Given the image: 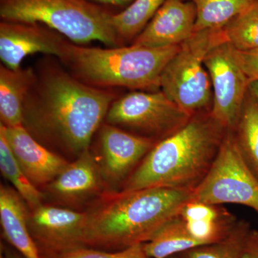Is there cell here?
<instances>
[{
    "label": "cell",
    "mask_w": 258,
    "mask_h": 258,
    "mask_svg": "<svg viewBox=\"0 0 258 258\" xmlns=\"http://www.w3.org/2000/svg\"><path fill=\"white\" fill-rule=\"evenodd\" d=\"M30 208L14 189L0 186V222L3 237L25 258H42L28 227Z\"/></svg>",
    "instance_id": "obj_16"
},
{
    "label": "cell",
    "mask_w": 258,
    "mask_h": 258,
    "mask_svg": "<svg viewBox=\"0 0 258 258\" xmlns=\"http://www.w3.org/2000/svg\"><path fill=\"white\" fill-rule=\"evenodd\" d=\"M143 245L146 254L150 258H169L202 244L191 235L184 220L178 215L166 222Z\"/></svg>",
    "instance_id": "obj_19"
},
{
    "label": "cell",
    "mask_w": 258,
    "mask_h": 258,
    "mask_svg": "<svg viewBox=\"0 0 258 258\" xmlns=\"http://www.w3.org/2000/svg\"><path fill=\"white\" fill-rule=\"evenodd\" d=\"M34 79L33 67L12 70L0 66V119L5 126L23 125V103Z\"/></svg>",
    "instance_id": "obj_18"
},
{
    "label": "cell",
    "mask_w": 258,
    "mask_h": 258,
    "mask_svg": "<svg viewBox=\"0 0 258 258\" xmlns=\"http://www.w3.org/2000/svg\"><path fill=\"white\" fill-rule=\"evenodd\" d=\"M165 0H134L112 16L111 24L120 45L134 40L146 28Z\"/></svg>",
    "instance_id": "obj_20"
},
{
    "label": "cell",
    "mask_w": 258,
    "mask_h": 258,
    "mask_svg": "<svg viewBox=\"0 0 258 258\" xmlns=\"http://www.w3.org/2000/svg\"><path fill=\"white\" fill-rule=\"evenodd\" d=\"M34 69L23 127L44 147L75 160L90 149L117 93L81 82L54 56L43 57Z\"/></svg>",
    "instance_id": "obj_1"
},
{
    "label": "cell",
    "mask_w": 258,
    "mask_h": 258,
    "mask_svg": "<svg viewBox=\"0 0 258 258\" xmlns=\"http://www.w3.org/2000/svg\"><path fill=\"white\" fill-rule=\"evenodd\" d=\"M225 42L222 28L194 32L163 70L161 91L191 116L207 108L213 97L205 57L214 47Z\"/></svg>",
    "instance_id": "obj_6"
},
{
    "label": "cell",
    "mask_w": 258,
    "mask_h": 258,
    "mask_svg": "<svg viewBox=\"0 0 258 258\" xmlns=\"http://www.w3.org/2000/svg\"><path fill=\"white\" fill-rule=\"evenodd\" d=\"M192 200L237 204L258 213V179L244 161L234 134L224 136L210 170L193 190Z\"/></svg>",
    "instance_id": "obj_7"
},
{
    "label": "cell",
    "mask_w": 258,
    "mask_h": 258,
    "mask_svg": "<svg viewBox=\"0 0 258 258\" xmlns=\"http://www.w3.org/2000/svg\"><path fill=\"white\" fill-rule=\"evenodd\" d=\"M87 212L45 205L30 210L28 227L40 253L46 257L86 247L84 236Z\"/></svg>",
    "instance_id": "obj_10"
},
{
    "label": "cell",
    "mask_w": 258,
    "mask_h": 258,
    "mask_svg": "<svg viewBox=\"0 0 258 258\" xmlns=\"http://www.w3.org/2000/svg\"><path fill=\"white\" fill-rule=\"evenodd\" d=\"M0 132L23 172L37 188L50 184L69 165L66 158L39 143L23 125L6 127L1 123Z\"/></svg>",
    "instance_id": "obj_14"
},
{
    "label": "cell",
    "mask_w": 258,
    "mask_h": 258,
    "mask_svg": "<svg viewBox=\"0 0 258 258\" xmlns=\"http://www.w3.org/2000/svg\"><path fill=\"white\" fill-rule=\"evenodd\" d=\"M111 9L88 0H0L1 21L45 25L78 45L120 47Z\"/></svg>",
    "instance_id": "obj_5"
},
{
    "label": "cell",
    "mask_w": 258,
    "mask_h": 258,
    "mask_svg": "<svg viewBox=\"0 0 258 258\" xmlns=\"http://www.w3.org/2000/svg\"><path fill=\"white\" fill-rule=\"evenodd\" d=\"M234 52L249 83L258 81V49L242 51L234 48Z\"/></svg>",
    "instance_id": "obj_27"
},
{
    "label": "cell",
    "mask_w": 258,
    "mask_h": 258,
    "mask_svg": "<svg viewBox=\"0 0 258 258\" xmlns=\"http://www.w3.org/2000/svg\"><path fill=\"white\" fill-rule=\"evenodd\" d=\"M242 258H258V230H249L242 249Z\"/></svg>",
    "instance_id": "obj_28"
},
{
    "label": "cell",
    "mask_w": 258,
    "mask_h": 258,
    "mask_svg": "<svg viewBox=\"0 0 258 258\" xmlns=\"http://www.w3.org/2000/svg\"><path fill=\"white\" fill-rule=\"evenodd\" d=\"M3 255H4L5 258H25L18 251H13L9 248L4 249Z\"/></svg>",
    "instance_id": "obj_30"
},
{
    "label": "cell",
    "mask_w": 258,
    "mask_h": 258,
    "mask_svg": "<svg viewBox=\"0 0 258 258\" xmlns=\"http://www.w3.org/2000/svg\"><path fill=\"white\" fill-rule=\"evenodd\" d=\"M235 128L242 157L258 179V102L249 91Z\"/></svg>",
    "instance_id": "obj_21"
},
{
    "label": "cell",
    "mask_w": 258,
    "mask_h": 258,
    "mask_svg": "<svg viewBox=\"0 0 258 258\" xmlns=\"http://www.w3.org/2000/svg\"><path fill=\"white\" fill-rule=\"evenodd\" d=\"M88 1L111 9L113 7H115V8L125 7L126 8L131 3H133L134 0H88Z\"/></svg>",
    "instance_id": "obj_29"
},
{
    "label": "cell",
    "mask_w": 258,
    "mask_h": 258,
    "mask_svg": "<svg viewBox=\"0 0 258 258\" xmlns=\"http://www.w3.org/2000/svg\"><path fill=\"white\" fill-rule=\"evenodd\" d=\"M53 258H150L144 251L143 244H135L116 252H106L81 247L62 252Z\"/></svg>",
    "instance_id": "obj_26"
},
{
    "label": "cell",
    "mask_w": 258,
    "mask_h": 258,
    "mask_svg": "<svg viewBox=\"0 0 258 258\" xmlns=\"http://www.w3.org/2000/svg\"><path fill=\"white\" fill-rule=\"evenodd\" d=\"M192 196L191 190L163 187L105 193L87 212L85 246L120 250L145 243Z\"/></svg>",
    "instance_id": "obj_2"
},
{
    "label": "cell",
    "mask_w": 258,
    "mask_h": 258,
    "mask_svg": "<svg viewBox=\"0 0 258 258\" xmlns=\"http://www.w3.org/2000/svg\"><path fill=\"white\" fill-rule=\"evenodd\" d=\"M249 92L254 97L258 102V81H253L249 85Z\"/></svg>",
    "instance_id": "obj_31"
},
{
    "label": "cell",
    "mask_w": 258,
    "mask_h": 258,
    "mask_svg": "<svg viewBox=\"0 0 258 258\" xmlns=\"http://www.w3.org/2000/svg\"><path fill=\"white\" fill-rule=\"evenodd\" d=\"M179 215L189 233L202 245L223 240L238 222L232 214L220 205L192 199L185 204Z\"/></svg>",
    "instance_id": "obj_17"
},
{
    "label": "cell",
    "mask_w": 258,
    "mask_h": 258,
    "mask_svg": "<svg viewBox=\"0 0 258 258\" xmlns=\"http://www.w3.org/2000/svg\"><path fill=\"white\" fill-rule=\"evenodd\" d=\"M98 132L97 161L109 192L112 187L125 182L158 142L105 122Z\"/></svg>",
    "instance_id": "obj_11"
},
{
    "label": "cell",
    "mask_w": 258,
    "mask_h": 258,
    "mask_svg": "<svg viewBox=\"0 0 258 258\" xmlns=\"http://www.w3.org/2000/svg\"><path fill=\"white\" fill-rule=\"evenodd\" d=\"M197 10L195 32L223 28L257 0H189Z\"/></svg>",
    "instance_id": "obj_22"
},
{
    "label": "cell",
    "mask_w": 258,
    "mask_h": 258,
    "mask_svg": "<svg viewBox=\"0 0 258 258\" xmlns=\"http://www.w3.org/2000/svg\"><path fill=\"white\" fill-rule=\"evenodd\" d=\"M96 156L88 150L70 162L63 171L44 187V200L72 209L100 198L108 192ZM74 210V209H73Z\"/></svg>",
    "instance_id": "obj_12"
},
{
    "label": "cell",
    "mask_w": 258,
    "mask_h": 258,
    "mask_svg": "<svg viewBox=\"0 0 258 258\" xmlns=\"http://www.w3.org/2000/svg\"><path fill=\"white\" fill-rule=\"evenodd\" d=\"M205 63L213 93L210 117L222 128L232 129L237 124L248 93V79L228 42L214 47L205 57Z\"/></svg>",
    "instance_id": "obj_9"
},
{
    "label": "cell",
    "mask_w": 258,
    "mask_h": 258,
    "mask_svg": "<svg viewBox=\"0 0 258 258\" xmlns=\"http://www.w3.org/2000/svg\"><path fill=\"white\" fill-rule=\"evenodd\" d=\"M0 170L5 179L21 195L30 210H34L43 204V193L25 175L2 132H0Z\"/></svg>",
    "instance_id": "obj_23"
},
{
    "label": "cell",
    "mask_w": 258,
    "mask_h": 258,
    "mask_svg": "<svg viewBox=\"0 0 258 258\" xmlns=\"http://www.w3.org/2000/svg\"><path fill=\"white\" fill-rule=\"evenodd\" d=\"M223 130L210 116L190 119L155 144L120 191L154 187L193 191L215 161Z\"/></svg>",
    "instance_id": "obj_3"
},
{
    "label": "cell",
    "mask_w": 258,
    "mask_h": 258,
    "mask_svg": "<svg viewBox=\"0 0 258 258\" xmlns=\"http://www.w3.org/2000/svg\"><path fill=\"white\" fill-rule=\"evenodd\" d=\"M45 258H53V257H45Z\"/></svg>",
    "instance_id": "obj_34"
},
{
    "label": "cell",
    "mask_w": 258,
    "mask_h": 258,
    "mask_svg": "<svg viewBox=\"0 0 258 258\" xmlns=\"http://www.w3.org/2000/svg\"><path fill=\"white\" fill-rule=\"evenodd\" d=\"M180 45L152 47H91L66 39L57 57L64 69L81 82L99 89L116 88L155 91L161 75Z\"/></svg>",
    "instance_id": "obj_4"
},
{
    "label": "cell",
    "mask_w": 258,
    "mask_h": 258,
    "mask_svg": "<svg viewBox=\"0 0 258 258\" xmlns=\"http://www.w3.org/2000/svg\"><path fill=\"white\" fill-rule=\"evenodd\" d=\"M0 258H5L4 255H3V253H1V256H0Z\"/></svg>",
    "instance_id": "obj_32"
},
{
    "label": "cell",
    "mask_w": 258,
    "mask_h": 258,
    "mask_svg": "<svg viewBox=\"0 0 258 258\" xmlns=\"http://www.w3.org/2000/svg\"><path fill=\"white\" fill-rule=\"evenodd\" d=\"M191 118L162 91H135L112 103L105 123L156 140L165 138Z\"/></svg>",
    "instance_id": "obj_8"
},
{
    "label": "cell",
    "mask_w": 258,
    "mask_h": 258,
    "mask_svg": "<svg viewBox=\"0 0 258 258\" xmlns=\"http://www.w3.org/2000/svg\"><path fill=\"white\" fill-rule=\"evenodd\" d=\"M226 42L237 50L258 49V0L222 28Z\"/></svg>",
    "instance_id": "obj_24"
},
{
    "label": "cell",
    "mask_w": 258,
    "mask_h": 258,
    "mask_svg": "<svg viewBox=\"0 0 258 258\" xmlns=\"http://www.w3.org/2000/svg\"><path fill=\"white\" fill-rule=\"evenodd\" d=\"M196 18V7L191 1L165 0L132 44L152 47L180 45L195 32Z\"/></svg>",
    "instance_id": "obj_15"
},
{
    "label": "cell",
    "mask_w": 258,
    "mask_h": 258,
    "mask_svg": "<svg viewBox=\"0 0 258 258\" xmlns=\"http://www.w3.org/2000/svg\"><path fill=\"white\" fill-rule=\"evenodd\" d=\"M169 258H176V257H174V256H172V257H169Z\"/></svg>",
    "instance_id": "obj_33"
},
{
    "label": "cell",
    "mask_w": 258,
    "mask_h": 258,
    "mask_svg": "<svg viewBox=\"0 0 258 258\" xmlns=\"http://www.w3.org/2000/svg\"><path fill=\"white\" fill-rule=\"evenodd\" d=\"M66 37L43 25L1 21L0 59L8 69L21 68L25 57L42 53L58 57Z\"/></svg>",
    "instance_id": "obj_13"
},
{
    "label": "cell",
    "mask_w": 258,
    "mask_h": 258,
    "mask_svg": "<svg viewBox=\"0 0 258 258\" xmlns=\"http://www.w3.org/2000/svg\"><path fill=\"white\" fill-rule=\"evenodd\" d=\"M250 230L248 222L238 220L223 240L186 251L183 252L184 258H242L244 242Z\"/></svg>",
    "instance_id": "obj_25"
}]
</instances>
